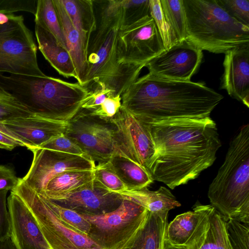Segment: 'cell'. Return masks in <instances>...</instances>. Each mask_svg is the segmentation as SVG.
I'll return each mask as SVG.
<instances>
[{"instance_id": "obj_43", "label": "cell", "mask_w": 249, "mask_h": 249, "mask_svg": "<svg viewBox=\"0 0 249 249\" xmlns=\"http://www.w3.org/2000/svg\"><path fill=\"white\" fill-rule=\"evenodd\" d=\"M0 249H16L10 237L0 242Z\"/></svg>"}, {"instance_id": "obj_32", "label": "cell", "mask_w": 249, "mask_h": 249, "mask_svg": "<svg viewBox=\"0 0 249 249\" xmlns=\"http://www.w3.org/2000/svg\"><path fill=\"white\" fill-rule=\"evenodd\" d=\"M228 237L232 249H249V224L232 218L225 220Z\"/></svg>"}, {"instance_id": "obj_5", "label": "cell", "mask_w": 249, "mask_h": 249, "mask_svg": "<svg viewBox=\"0 0 249 249\" xmlns=\"http://www.w3.org/2000/svg\"><path fill=\"white\" fill-rule=\"evenodd\" d=\"M187 38L200 49L224 53L249 44V27L230 16L216 0H183Z\"/></svg>"}, {"instance_id": "obj_14", "label": "cell", "mask_w": 249, "mask_h": 249, "mask_svg": "<svg viewBox=\"0 0 249 249\" xmlns=\"http://www.w3.org/2000/svg\"><path fill=\"white\" fill-rule=\"evenodd\" d=\"M0 124L29 150L64 134L67 125V123L34 113L1 122Z\"/></svg>"}, {"instance_id": "obj_36", "label": "cell", "mask_w": 249, "mask_h": 249, "mask_svg": "<svg viewBox=\"0 0 249 249\" xmlns=\"http://www.w3.org/2000/svg\"><path fill=\"white\" fill-rule=\"evenodd\" d=\"M37 148L85 156L81 148L70 140L65 133L52 139Z\"/></svg>"}, {"instance_id": "obj_31", "label": "cell", "mask_w": 249, "mask_h": 249, "mask_svg": "<svg viewBox=\"0 0 249 249\" xmlns=\"http://www.w3.org/2000/svg\"><path fill=\"white\" fill-rule=\"evenodd\" d=\"M94 180L108 191L118 193L127 189L109 163H99L93 169Z\"/></svg>"}, {"instance_id": "obj_38", "label": "cell", "mask_w": 249, "mask_h": 249, "mask_svg": "<svg viewBox=\"0 0 249 249\" xmlns=\"http://www.w3.org/2000/svg\"><path fill=\"white\" fill-rule=\"evenodd\" d=\"M8 191H0V242L10 236V217L6 202Z\"/></svg>"}, {"instance_id": "obj_34", "label": "cell", "mask_w": 249, "mask_h": 249, "mask_svg": "<svg viewBox=\"0 0 249 249\" xmlns=\"http://www.w3.org/2000/svg\"><path fill=\"white\" fill-rule=\"evenodd\" d=\"M150 16L153 18L165 50L176 44L162 13L160 0H149Z\"/></svg>"}, {"instance_id": "obj_29", "label": "cell", "mask_w": 249, "mask_h": 249, "mask_svg": "<svg viewBox=\"0 0 249 249\" xmlns=\"http://www.w3.org/2000/svg\"><path fill=\"white\" fill-rule=\"evenodd\" d=\"M35 23L52 34L66 47L58 17L53 0H37Z\"/></svg>"}, {"instance_id": "obj_39", "label": "cell", "mask_w": 249, "mask_h": 249, "mask_svg": "<svg viewBox=\"0 0 249 249\" xmlns=\"http://www.w3.org/2000/svg\"><path fill=\"white\" fill-rule=\"evenodd\" d=\"M121 105V96L109 95L98 108L90 111L95 115L111 118L118 112Z\"/></svg>"}, {"instance_id": "obj_41", "label": "cell", "mask_w": 249, "mask_h": 249, "mask_svg": "<svg viewBox=\"0 0 249 249\" xmlns=\"http://www.w3.org/2000/svg\"><path fill=\"white\" fill-rule=\"evenodd\" d=\"M17 146L23 145L0 124V149L11 150Z\"/></svg>"}, {"instance_id": "obj_25", "label": "cell", "mask_w": 249, "mask_h": 249, "mask_svg": "<svg viewBox=\"0 0 249 249\" xmlns=\"http://www.w3.org/2000/svg\"><path fill=\"white\" fill-rule=\"evenodd\" d=\"M108 162L127 190L145 188L154 181L146 169L125 157L114 155Z\"/></svg>"}, {"instance_id": "obj_37", "label": "cell", "mask_w": 249, "mask_h": 249, "mask_svg": "<svg viewBox=\"0 0 249 249\" xmlns=\"http://www.w3.org/2000/svg\"><path fill=\"white\" fill-rule=\"evenodd\" d=\"M37 1L36 0H0V13L12 14L14 12L23 11L35 15Z\"/></svg>"}, {"instance_id": "obj_24", "label": "cell", "mask_w": 249, "mask_h": 249, "mask_svg": "<svg viewBox=\"0 0 249 249\" xmlns=\"http://www.w3.org/2000/svg\"><path fill=\"white\" fill-rule=\"evenodd\" d=\"M93 170H71L60 173L49 181L41 195L56 201L92 182Z\"/></svg>"}, {"instance_id": "obj_12", "label": "cell", "mask_w": 249, "mask_h": 249, "mask_svg": "<svg viewBox=\"0 0 249 249\" xmlns=\"http://www.w3.org/2000/svg\"><path fill=\"white\" fill-rule=\"evenodd\" d=\"M30 150L33 153L32 163L22 179L40 194L49 181L58 174L71 170H93L96 165L85 156L39 148Z\"/></svg>"}, {"instance_id": "obj_9", "label": "cell", "mask_w": 249, "mask_h": 249, "mask_svg": "<svg viewBox=\"0 0 249 249\" xmlns=\"http://www.w3.org/2000/svg\"><path fill=\"white\" fill-rule=\"evenodd\" d=\"M115 130L111 118L81 108L67 122L65 134L81 148L86 157L99 163L107 162L115 155Z\"/></svg>"}, {"instance_id": "obj_30", "label": "cell", "mask_w": 249, "mask_h": 249, "mask_svg": "<svg viewBox=\"0 0 249 249\" xmlns=\"http://www.w3.org/2000/svg\"><path fill=\"white\" fill-rule=\"evenodd\" d=\"M45 197L52 211L60 221L70 227L87 235H89L90 229V223L81 214L71 209L62 207L53 201Z\"/></svg>"}, {"instance_id": "obj_10", "label": "cell", "mask_w": 249, "mask_h": 249, "mask_svg": "<svg viewBox=\"0 0 249 249\" xmlns=\"http://www.w3.org/2000/svg\"><path fill=\"white\" fill-rule=\"evenodd\" d=\"M165 50L153 18L146 16L120 28L116 43L118 63L145 64Z\"/></svg>"}, {"instance_id": "obj_3", "label": "cell", "mask_w": 249, "mask_h": 249, "mask_svg": "<svg viewBox=\"0 0 249 249\" xmlns=\"http://www.w3.org/2000/svg\"><path fill=\"white\" fill-rule=\"evenodd\" d=\"M0 85L32 113L65 123L79 112L92 93L78 82H68L47 75H4L0 72Z\"/></svg>"}, {"instance_id": "obj_26", "label": "cell", "mask_w": 249, "mask_h": 249, "mask_svg": "<svg viewBox=\"0 0 249 249\" xmlns=\"http://www.w3.org/2000/svg\"><path fill=\"white\" fill-rule=\"evenodd\" d=\"M74 28L89 40L96 29L93 0H60Z\"/></svg>"}, {"instance_id": "obj_22", "label": "cell", "mask_w": 249, "mask_h": 249, "mask_svg": "<svg viewBox=\"0 0 249 249\" xmlns=\"http://www.w3.org/2000/svg\"><path fill=\"white\" fill-rule=\"evenodd\" d=\"M168 213L148 212L143 226L121 249H164Z\"/></svg>"}, {"instance_id": "obj_28", "label": "cell", "mask_w": 249, "mask_h": 249, "mask_svg": "<svg viewBox=\"0 0 249 249\" xmlns=\"http://www.w3.org/2000/svg\"><path fill=\"white\" fill-rule=\"evenodd\" d=\"M162 13L176 43L187 38V21L183 0H160Z\"/></svg>"}, {"instance_id": "obj_15", "label": "cell", "mask_w": 249, "mask_h": 249, "mask_svg": "<svg viewBox=\"0 0 249 249\" xmlns=\"http://www.w3.org/2000/svg\"><path fill=\"white\" fill-rule=\"evenodd\" d=\"M10 237L16 249H50L29 209L11 191L7 198Z\"/></svg>"}, {"instance_id": "obj_11", "label": "cell", "mask_w": 249, "mask_h": 249, "mask_svg": "<svg viewBox=\"0 0 249 249\" xmlns=\"http://www.w3.org/2000/svg\"><path fill=\"white\" fill-rule=\"evenodd\" d=\"M115 125L116 152L148 170L156 150L145 126L122 106L111 118Z\"/></svg>"}, {"instance_id": "obj_13", "label": "cell", "mask_w": 249, "mask_h": 249, "mask_svg": "<svg viewBox=\"0 0 249 249\" xmlns=\"http://www.w3.org/2000/svg\"><path fill=\"white\" fill-rule=\"evenodd\" d=\"M202 50L187 38L177 42L148 61L149 73L178 81H191L202 63Z\"/></svg>"}, {"instance_id": "obj_20", "label": "cell", "mask_w": 249, "mask_h": 249, "mask_svg": "<svg viewBox=\"0 0 249 249\" xmlns=\"http://www.w3.org/2000/svg\"><path fill=\"white\" fill-rule=\"evenodd\" d=\"M120 28L111 29L98 48L88 54L89 70L84 86L88 87L102 82L117 67L116 43Z\"/></svg>"}, {"instance_id": "obj_17", "label": "cell", "mask_w": 249, "mask_h": 249, "mask_svg": "<svg viewBox=\"0 0 249 249\" xmlns=\"http://www.w3.org/2000/svg\"><path fill=\"white\" fill-rule=\"evenodd\" d=\"M221 88L249 107V44L225 53Z\"/></svg>"}, {"instance_id": "obj_6", "label": "cell", "mask_w": 249, "mask_h": 249, "mask_svg": "<svg viewBox=\"0 0 249 249\" xmlns=\"http://www.w3.org/2000/svg\"><path fill=\"white\" fill-rule=\"evenodd\" d=\"M26 204L50 249H104L88 235L65 225L54 214L43 195L20 178L11 191Z\"/></svg>"}, {"instance_id": "obj_42", "label": "cell", "mask_w": 249, "mask_h": 249, "mask_svg": "<svg viewBox=\"0 0 249 249\" xmlns=\"http://www.w3.org/2000/svg\"><path fill=\"white\" fill-rule=\"evenodd\" d=\"M0 103L14 107L30 111L27 107L23 105L11 93L7 91L0 85Z\"/></svg>"}, {"instance_id": "obj_23", "label": "cell", "mask_w": 249, "mask_h": 249, "mask_svg": "<svg viewBox=\"0 0 249 249\" xmlns=\"http://www.w3.org/2000/svg\"><path fill=\"white\" fill-rule=\"evenodd\" d=\"M117 194L123 199L133 201L152 213L169 212L181 206L171 191L164 186L156 191L145 188L136 190L126 189Z\"/></svg>"}, {"instance_id": "obj_1", "label": "cell", "mask_w": 249, "mask_h": 249, "mask_svg": "<svg viewBox=\"0 0 249 249\" xmlns=\"http://www.w3.org/2000/svg\"><path fill=\"white\" fill-rule=\"evenodd\" d=\"M142 123L156 150L147 170L154 181L171 189L196 179L212 166L221 146L216 124L210 116Z\"/></svg>"}, {"instance_id": "obj_16", "label": "cell", "mask_w": 249, "mask_h": 249, "mask_svg": "<svg viewBox=\"0 0 249 249\" xmlns=\"http://www.w3.org/2000/svg\"><path fill=\"white\" fill-rule=\"evenodd\" d=\"M123 200L120 195L108 191L94 179L81 189L53 201L80 214L97 215L115 210Z\"/></svg>"}, {"instance_id": "obj_4", "label": "cell", "mask_w": 249, "mask_h": 249, "mask_svg": "<svg viewBox=\"0 0 249 249\" xmlns=\"http://www.w3.org/2000/svg\"><path fill=\"white\" fill-rule=\"evenodd\" d=\"M208 196L225 218L249 224V124L230 143L225 160L210 184Z\"/></svg>"}, {"instance_id": "obj_35", "label": "cell", "mask_w": 249, "mask_h": 249, "mask_svg": "<svg viewBox=\"0 0 249 249\" xmlns=\"http://www.w3.org/2000/svg\"><path fill=\"white\" fill-rule=\"evenodd\" d=\"M217 3L231 17L249 27V0H216Z\"/></svg>"}, {"instance_id": "obj_18", "label": "cell", "mask_w": 249, "mask_h": 249, "mask_svg": "<svg viewBox=\"0 0 249 249\" xmlns=\"http://www.w3.org/2000/svg\"><path fill=\"white\" fill-rule=\"evenodd\" d=\"M214 208L197 201L190 211L178 215L166 228L165 241L171 245L187 247L206 230Z\"/></svg>"}, {"instance_id": "obj_19", "label": "cell", "mask_w": 249, "mask_h": 249, "mask_svg": "<svg viewBox=\"0 0 249 249\" xmlns=\"http://www.w3.org/2000/svg\"><path fill=\"white\" fill-rule=\"evenodd\" d=\"M53 0L58 17L66 47L73 62L77 80L84 86L89 70L88 50L89 40L74 28L60 0Z\"/></svg>"}, {"instance_id": "obj_33", "label": "cell", "mask_w": 249, "mask_h": 249, "mask_svg": "<svg viewBox=\"0 0 249 249\" xmlns=\"http://www.w3.org/2000/svg\"><path fill=\"white\" fill-rule=\"evenodd\" d=\"M123 25H131L150 16L149 0H122Z\"/></svg>"}, {"instance_id": "obj_44", "label": "cell", "mask_w": 249, "mask_h": 249, "mask_svg": "<svg viewBox=\"0 0 249 249\" xmlns=\"http://www.w3.org/2000/svg\"><path fill=\"white\" fill-rule=\"evenodd\" d=\"M164 249H186V248L185 247L173 246L165 241Z\"/></svg>"}, {"instance_id": "obj_40", "label": "cell", "mask_w": 249, "mask_h": 249, "mask_svg": "<svg viewBox=\"0 0 249 249\" xmlns=\"http://www.w3.org/2000/svg\"><path fill=\"white\" fill-rule=\"evenodd\" d=\"M19 180L12 169L0 165V191L13 190L17 187Z\"/></svg>"}, {"instance_id": "obj_27", "label": "cell", "mask_w": 249, "mask_h": 249, "mask_svg": "<svg viewBox=\"0 0 249 249\" xmlns=\"http://www.w3.org/2000/svg\"><path fill=\"white\" fill-rule=\"evenodd\" d=\"M225 219L214 208L205 231L186 249H232L228 237Z\"/></svg>"}, {"instance_id": "obj_2", "label": "cell", "mask_w": 249, "mask_h": 249, "mask_svg": "<svg viewBox=\"0 0 249 249\" xmlns=\"http://www.w3.org/2000/svg\"><path fill=\"white\" fill-rule=\"evenodd\" d=\"M223 98L204 83L171 80L148 73L123 93L121 106L141 122L152 123L209 117Z\"/></svg>"}, {"instance_id": "obj_7", "label": "cell", "mask_w": 249, "mask_h": 249, "mask_svg": "<svg viewBox=\"0 0 249 249\" xmlns=\"http://www.w3.org/2000/svg\"><path fill=\"white\" fill-rule=\"evenodd\" d=\"M0 72L37 77L46 76L37 60V46L22 16L9 15L0 24Z\"/></svg>"}, {"instance_id": "obj_8", "label": "cell", "mask_w": 249, "mask_h": 249, "mask_svg": "<svg viewBox=\"0 0 249 249\" xmlns=\"http://www.w3.org/2000/svg\"><path fill=\"white\" fill-rule=\"evenodd\" d=\"M90 223L88 236L104 249H121L144 224L148 214L142 206L124 199L115 210L101 215L81 214Z\"/></svg>"}, {"instance_id": "obj_21", "label": "cell", "mask_w": 249, "mask_h": 249, "mask_svg": "<svg viewBox=\"0 0 249 249\" xmlns=\"http://www.w3.org/2000/svg\"><path fill=\"white\" fill-rule=\"evenodd\" d=\"M35 34L39 50L50 65L63 76L77 80L73 62L67 48L37 23H35Z\"/></svg>"}]
</instances>
